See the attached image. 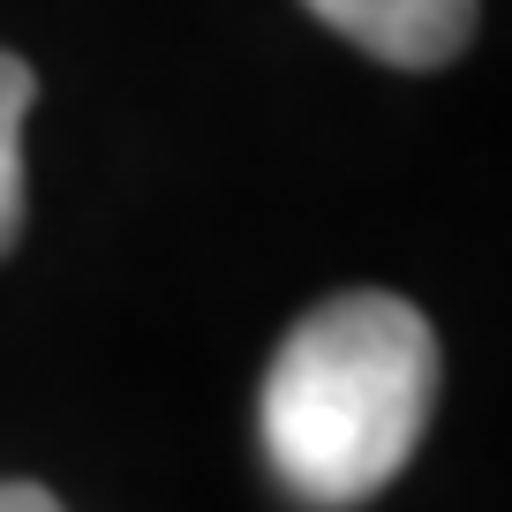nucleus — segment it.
Returning a JSON list of instances; mask_svg holds the SVG:
<instances>
[{"mask_svg": "<svg viewBox=\"0 0 512 512\" xmlns=\"http://www.w3.org/2000/svg\"><path fill=\"white\" fill-rule=\"evenodd\" d=\"M302 8L384 68H445L475 38V0H302Z\"/></svg>", "mask_w": 512, "mask_h": 512, "instance_id": "f03ea898", "label": "nucleus"}, {"mask_svg": "<svg viewBox=\"0 0 512 512\" xmlns=\"http://www.w3.org/2000/svg\"><path fill=\"white\" fill-rule=\"evenodd\" d=\"M437 407V332L407 294L354 287L317 302L279 339L256 437L287 497L354 512L415 460Z\"/></svg>", "mask_w": 512, "mask_h": 512, "instance_id": "f257e3e1", "label": "nucleus"}, {"mask_svg": "<svg viewBox=\"0 0 512 512\" xmlns=\"http://www.w3.org/2000/svg\"><path fill=\"white\" fill-rule=\"evenodd\" d=\"M0 512H61V497L38 482H0Z\"/></svg>", "mask_w": 512, "mask_h": 512, "instance_id": "20e7f679", "label": "nucleus"}, {"mask_svg": "<svg viewBox=\"0 0 512 512\" xmlns=\"http://www.w3.org/2000/svg\"><path fill=\"white\" fill-rule=\"evenodd\" d=\"M38 106V76L23 53L0 46V256L23 241V121Z\"/></svg>", "mask_w": 512, "mask_h": 512, "instance_id": "7ed1b4c3", "label": "nucleus"}]
</instances>
